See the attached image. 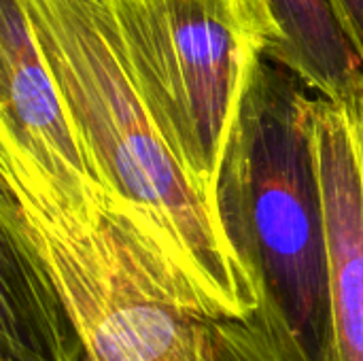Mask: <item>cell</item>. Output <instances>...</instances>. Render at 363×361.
Here are the masks:
<instances>
[{
    "mask_svg": "<svg viewBox=\"0 0 363 361\" xmlns=\"http://www.w3.org/2000/svg\"><path fill=\"white\" fill-rule=\"evenodd\" d=\"M334 4L363 64V0H334Z\"/></svg>",
    "mask_w": 363,
    "mask_h": 361,
    "instance_id": "cell-10",
    "label": "cell"
},
{
    "mask_svg": "<svg viewBox=\"0 0 363 361\" xmlns=\"http://www.w3.org/2000/svg\"><path fill=\"white\" fill-rule=\"evenodd\" d=\"M102 206L143 243L208 319H251L257 289L155 123L106 0H23Z\"/></svg>",
    "mask_w": 363,
    "mask_h": 361,
    "instance_id": "cell-1",
    "label": "cell"
},
{
    "mask_svg": "<svg viewBox=\"0 0 363 361\" xmlns=\"http://www.w3.org/2000/svg\"><path fill=\"white\" fill-rule=\"evenodd\" d=\"M283 40L268 57L315 96L338 98L363 77V64L334 0H266Z\"/></svg>",
    "mask_w": 363,
    "mask_h": 361,
    "instance_id": "cell-8",
    "label": "cell"
},
{
    "mask_svg": "<svg viewBox=\"0 0 363 361\" xmlns=\"http://www.w3.org/2000/svg\"><path fill=\"white\" fill-rule=\"evenodd\" d=\"M334 361H363V77L338 98L315 96Z\"/></svg>",
    "mask_w": 363,
    "mask_h": 361,
    "instance_id": "cell-5",
    "label": "cell"
},
{
    "mask_svg": "<svg viewBox=\"0 0 363 361\" xmlns=\"http://www.w3.org/2000/svg\"><path fill=\"white\" fill-rule=\"evenodd\" d=\"M0 361H83L79 336L49 272L2 213Z\"/></svg>",
    "mask_w": 363,
    "mask_h": 361,
    "instance_id": "cell-7",
    "label": "cell"
},
{
    "mask_svg": "<svg viewBox=\"0 0 363 361\" xmlns=\"http://www.w3.org/2000/svg\"><path fill=\"white\" fill-rule=\"evenodd\" d=\"M155 123L200 191L217 179L245 91L281 45L266 0H106ZM219 215V213H217Z\"/></svg>",
    "mask_w": 363,
    "mask_h": 361,
    "instance_id": "cell-4",
    "label": "cell"
},
{
    "mask_svg": "<svg viewBox=\"0 0 363 361\" xmlns=\"http://www.w3.org/2000/svg\"><path fill=\"white\" fill-rule=\"evenodd\" d=\"M204 361H287L264 328L251 319H208Z\"/></svg>",
    "mask_w": 363,
    "mask_h": 361,
    "instance_id": "cell-9",
    "label": "cell"
},
{
    "mask_svg": "<svg viewBox=\"0 0 363 361\" xmlns=\"http://www.w3.org/2000/svg\"><path fill=\"white\" fill-rule=\"evenodd\" d=\"M0 213L49 272L83 361H204L208 317L100 202L62 191L0 143Z\"/></svg>",
    "mask_w": 363,
    "mask_h": 361,
    "instance_id": "cell-3",
    "label": "cell"
},
{
    "mask_svg": "<svg viewBox=\"0 0 363 361\" xmlns=\"http://www.w3.org/2000/svg\"><path fill=\"white\" fill-rule=\"evenodd\" d=\"M0 143L62 191L102 204L23 0H0Z\"/></svg>",
    "mask_w": 363,
    "mask_h": 361,
    "instance_id": "cell-6",
    "label": "cell"
},
{
    "mask_svg": "<svg viewBox=\"0 0 363 361\" xmlns=\"http://www.w3.org/2000/svg\"><path fill=\"white\" fill-rule=\"evenodd\" d=\"M315 94L264 60L234 119L217 179V213L247 268L253 319L287 361H334Z\"/></svg>",
    "mask_w": 363,
    "mask_h": 361,
    "instance_id": "cell-2",
    "label": "cell"
}]
</instances>
